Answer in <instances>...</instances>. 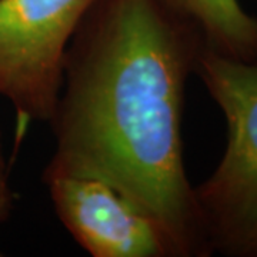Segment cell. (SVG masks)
I'll use <instances>...</instances> for the list:
<instances>
[{
	"label": "cell",
	"instance_id": "6da1fadb",
	"mask_svg": "<svg viewBox=\"0 0 257 257\" xmlns=\"http://www.w3.org/2000/svg\"><path fill=\"white\" fill-rule=\"evenodd\" d=\"M206 49L202 33L159 0H96L67 47L49 121L52 177L111 184L165 231L173 257L210 246L183 156L186 87Z\"/></svg>",
	"mask_w": 257,
	"mask_h": 257
},
{
	"label": "cell",
	"instance_id": "7a4b0ae2",
	"mask_svg": "<svg viewBox=\"0 0 257 257\" xmlns=\"http://www.w3.org/2000/svg\"><path fill=\"white\" fill-rule=\"evenodd\" d=\"M194 74L227 123L217 167L194 186L211 253L257 257V59L234 60L207 47Z\"/></svg>",
	"mask_w": 257,
	"mask_h": 257
},
{
	"label": "cell",
	"instance_id": "277c9868",
	"mask_svg": "<svg viewBox=\"0 0 257 257\" xmlns=\"http://www.w3.org/2000/svg\"><path fill=\"white\" fill-rule=\"evenodd\" d=\"M43 183L64 229L92 257H173L159 223L111 184L74 176Z\"/></svg>",
	"mask_w": 257,
	"mask_h": 257
},
{
	"label": "cell",
	"instance_id": "3957f363",
	"mask_svg": "<svg viewBox=\"0 0 257 257\" xmlns=\"http://www.w3.org/2000/svg\"><path fill=\"white\" fill-rule=\"evenodd\" d=\"M96 0H0V96L19 121L49 123L67 47Z\"/></svg>",
	"mask_w": 257,
	"mask_h": 257
},
{
	"label": "cell",
	"instance_id": "52a82bcc",
	"mask_svg": "<svg viewBox=\"0 0 257 257\" xmlns=\"http://www.w3.org/2000/svg\"><path fill=\"white\" fill-rule=\"evenodd\" d=\"M0 256H2V253H0Z\"/></svg>",
	"mask_w": 257,
	"mask_h": 257
},
{
	"label": "cell",
	"instance_id": "5b68a950",
	"mask_svg": "<svg viewBox=\"0 0 257 257\" xmlns=\"http://www.w3.org/2000/svg\"><path fill=\"white\" fill-rule=\"evenodd\" d=\"M202 33L206 47L234 60L257 59V19L239 0H159Z\"/></svg>",
	"mask_w": 257,
	"mask_h": 257
},
{
	"label": "cell",
	"instance_id": "8992f818",
	"mask_svg": "<svg viewBox=\"0 0 257 257\" xmlns=\"http://www.w3.org/2000/svg\"><path fill=\"white\" fill-rule=\"evenodd\" d=\"M16 204V196L10 186L9 169L3 153L2 136H0V226L9 220Z\"/></svg>",
	"mask_w": 257,
	"mask_h": 257
}]
</instances>
